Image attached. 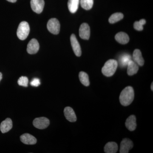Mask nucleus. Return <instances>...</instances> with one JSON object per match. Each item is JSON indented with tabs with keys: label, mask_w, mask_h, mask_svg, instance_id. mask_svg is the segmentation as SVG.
Returning a JSON list of instances; mask_svg holds the SVG:
<instances>
[{
	"label": "nucleus",
	"mask_w": 153,
	"mask_h": 153,
	"mask_svg": "<svg viewBox=\"0 0 153 153\" xmlns=\"http://www.w3.org/2000/svg\"><path fill=\"white\" fill-rule=\"evenodd\" d=\"M79 3L82 8L85 10H90L93 5V0H79Z\"/></svg>",
	"instance_id": "23"
},
{
	"label": "nucleus",
	"mask_w": 153,
	"mask_h": 153,
	"mask_svg": "<svg viewBox=\"0 0 153 153\" xmlns=\"http://www.w3.org/2000/svg\"><path fill=\"white\" fill-rule=\"evenodd\" d=\"M116 40L121 44H127L129 41V36L126 33L123 32H120L116 34L115 37Z\"/></svg>",
	"instance_id": "17"
},
{
	"label": "nucleus",
	"mask_w": 153,
	"mask_h": 153,
	"mask_svg": "<svg viewBox=\"0 0 153 153\" xmlns=\"http://www.w3.org/2000/svg\"><path fill=\"white\" fill-rule=\"evenodd\" d=\"M31 8L37 14H40L44 10L45 2L44 0H31Z\"/></svg>",
	"instance_id": "6"
},
{
	"label": "nucleus",
	"mask_w": 153,
	"mask_h": 153,
	"mask_svg": "<svg viewBox=\"0 0 153 153\" xmlns=\"http://www.w3.org/2000/svg\"><path fill=\"white\" fill-rule=\"evenodd\" d=\"M133 58L134 61L138 66H143L144 64V60L142 57L141 52L139 49H136L134 51Z\"/></svg>",
	"instance_id": "15"
},
{
	"label": "nucleus",
	"mask_w": 153,
	"mask_h": 153,
	"mask_svg": "<svg viewBox=\"0 0 153 153\" xmlns=\"http://www.w3.org/2000/svg\"><path fill=\"white\" fill-rule=\"evenodd\" d=\"M79 80L82 85L85 86H89L90 84L89 77L87 73L83 71L79 72Z\"/></svg>",
	"instance_id": "21"
},
{
	"label": "nucleus",
	"mask_w": 153,
	"mask_h": 153,
	"mask_svg": "<svg viewBox=\"0 0 153 153\" xmlns=\"http://www.w3.org/2000/svg\"><path fill=\"white\" fill-rule=\"evenodd\" d=\"M39 49V44L36 39L30 40L27 45V51L29 54H35L37 53Z\"/></svg>",
	"instance_id": "10"
},
{
	"label": "nucleus",
	"mask_w": 153,
	"mask_h": 153,
	"mask_svg": "<svg viewBox=\"0 0 153 153\" xmlns=\"http://www.w3.org/2000/svg\"><path fill=\"white\" fill-rule=\"evenodd\" d=\"M79 0H68V10L72 13H76L78 8Z\"/></svg>",
	"instance_id": "19"
},
{
	"label": "nucleus",
	"mask_w": 153,
	"mask_h": 153,
	"mask_svg": "<svg viewBox=\"0 0 153 153\" xmlns=\"http://www.w3.org/2000/svg\"><path fill=\"white\" fill-rule=\"evenodd\" d=\"M127 66V74L129 76L136 74L138 71V65L133 60H131L129 62Z\"/></svg>",
	"instance_id": "16"
},
{
	"label": "nucleus",
	"mask_w": 153,
	"mask_h": 153,
	"mask_svg": "<svg viewBox=\"0 0 153 153\" xmlns=\"http://www.w3.org/2000/svg\"><path fill=\"white\" fill-rule=\"evenodd\" d=\"M49 120L47 118L41 117L36 118L33 122V124L36 128L44 129L49 126Z\"/></svg>",
	"instance_id": "5"
},
{
	"label": "nucleus",
	"mask_w": 153,
	"mask_h": 153,
	"mask_svg": "<svg viewBox=\"0 0 153 153\" xmlns=\"http://www.w3.org/2000/svg\"><path fill=\"white\" fill-rule=\"evenodd\" d=\"M2 78V74L1 72H0V81L1 80Z\"/></svg>",
	"instance_id": "28"
},
{
	"label": "nucleus",
	"mask_w": 153,
	"mask_h": 153,
	"mask_svg": "<svg viewBox=\"0 0 153 153\" xmlns=\"http://www.w3.org/2000/svg\"><path fill=\"white\" fill-rule=\"evenodd\" d=\"M151 89H152V90L153 91V82H152V85H151Z\"/></svg>",
	"instance_id": "29"
},
{
	"label": "nucleus",
	"mask_w": 153,
	"mask_h": 153,
	"mask_svg": "<svg viewBox=\"0 0 153 153\" xmlns=\"http://www.w3.org/2000/svg\"><path fill=\"white\" fill-rule=\"evenodd\" d=\"M47 27L48 30L52 34L57 35L60 30V24L57 19H50L47 23Z\"/></svg>",
	"instance_id": "4"
},
{
	"label": "nucleus",
	"mask_w": 153,
	"mask_h": 153,
	"mask_svg": "<svg viewBox=\"0 0 153 153\" xmlns=\"http://www.w3.org/2000/svg\"><path fill=\"white\" fill-rule=\"evenodd\" d=\"M131 60V57L127 54H123L120 57L119 62L120 66L124 67L127 66L129 62Z\"/></svg>",
	"instance_id": "20"
},
{
	"label": "nucleus",
	"mask_w": 153,
	"mask_h": 153,
	"mask_svg": "<svg viewBox=\"0 0 153 153\" xmlns=\"http://www.w3.org/2000/svg\"><path fill=\"white\" fill-rule=\"evenodd\" d=\"M133 143L130 140L123 139L121 142L120 153H128L129 151L133 147Z\"/></svg>",
	"instance_id": "9"
},
{
	"label": "nucleus",
	"mask_w": 153,
	"mask_h": 153,
	"mask_svg": "<svg viewBox=\"0 0 153 153\" xmlns=\"http://www.w3.org/2000/svg\"><path fill=\"white\" fill-rule=\"evenodd\" d=\"M117 61L114 59L108 60L102 69V72L105 76H111L114 74L117 69Z\"/></svg>",
	"instance_id": "2"
},
{
	"label": "nucleus",
	"mask_w": 153,
	"mask_h": 153,
	"mask_svg": "<svg viewBox=\"0 0 153 153\" xmlns=\"http://www.w3.org/2000/svg\"><path fill=\"white\" fill-rule=\"evenodd\" d=\"M64 114L66 119L70 122H74L76 120L75 112L70 107H66L64 108Z\"/></svg>",
	"instance_id": "12"
},
{
	"label": "nucleus",
	"mask_w": 153,
	"mask_h": 153,
	"mask_svg": "<svg viewBox=\"0 0 153 153\" xmlns=\"http://www.w3.org/2000/svg\"><path fill=\"white\" fill-rule=\"evenodd\" d=\"M20 140L22 143L26 145H34L37 143L36 138L27 133L22 134L20 137Z\"/></svg>",
	"instance_id": "11"
},
{
	"label": "nucleus",
	"mask_w": 153,
	"mask_h": 153,
	"mask_svg": "<svg viewBox=\"0 0 153 153\" xmlns=\"http://www.w3.org/2000/svg\"><path fill=\"white\" fill-rule=\"evenodd\" d=\"M13 127V122L11 119H6L5 120L2 122L0 126V130L2 133L7 132L12 129Z\"/></svg>",
	"instance_id": "14"
},
{
	"label": "nucleus",
	"mask_w": 153,
	"mask_h": 153,
	"mask_svg": "<svg viewBox=\"0 0 153 153\" xmlns=\"http://www.w3.org/2000/svg\"><path fill=\"white\" fill-rule=\"evenodd\" d=\"M30 84L32 86H34V87H38L41 84V81H40V79L38 78H35L32 80L30 82Z\"/></svg>",
	"instance_id": "26"
},
{
	"label": "nucleus",
	"mask_w": 153,
	"mask_h": 153,
	"mask_svg": "<svg viewBox=\"0 0 153 153\" xmlns=\"http://www.w3.org/2000/svg\"><path fill=\"white\" fill-rule=\"evenodd\" d=\"M70 41L74 54L77 57H80L81 55V50L79 42L76 39L74 34H72L70 37Z\"/></svg>",
	"instance_id": "8"
},
{
	"label": "nucleus",
	"mask_w": 153,
	"mask_h": 153,
	"mask_svg": "<svg viewBox=\"0 0 153 153\" xmlns=\"http://www.w3.org/2000/svg\"><path fill=\"white\" fill-rule=\"evenodd\" d=\"M123 14L122 13H115L112 14L111 16L108 21L111 24H114V23L120 21L121 20L123 19Z\"/></svg>",
	"instance_id": "22"
},
{
	"label": "nucleus",
	"mask_w": 153,
	"mask_h": 153,
	"mask_svg": "<svg viewBox=\"0 0 153 153\" xmlns=\"http://www.w3.org/2000/svg\"><path fill=\"white\" fill-rule=\"evenodd\" d=\"M8 1L10 2L11 3H15L16 1L17 0H7Z\"/></svg>",
	"instance_id": "27"
},
{
	"label": "nucleus",
	"mask_w": 153,
	"mask_h": 153,
	"mask_svg": "<svg viewBox=\"0 0 153 153\" xmlns=\"http://www.w3.org/2000/svg\"><path fill=\"white\" fill-rule=\"evenodd\" d=\"M117 150V144L113 142L107 143L104 147V152L106 153H115Z\"/></svg>",
	"instance_id": "18"
},
{
	"label": "nucleus",
	"mask_w": 153,
	"mask_h": 153,
	"mask_svg": "<svg viewBox=\"0 0 153 153\" xmlns=\"http://www.w3.org/2000/svg\"><path fill=\"white\" fill-rule=\"evenodd\" d=\"M134 97L133 88L131 86L126 87L121 92L120 96V101L121 105L125 106L131 104Z\"/></svg>",
	"instance_id": "1"
},
{
	"label": "nucleus",
	"mask_w": 153,
	"mask_h": 153,
	"mask_svg": "<svg viewBox=\"0 0 153 153\" xmlns=\"http://www.w3.org/2000/svg\"><path fill=\"white\" fill-rule=\"evenodd\" d=\"M126 127L130 131L135 130L137 127L136 118L134 115L129 117L126 122Z\"/></svg>",
	"instance_id": "13"
},
{
	"label": "nucleus",
	"mask_w": 153,
	"mask_h": 153,
	"mask_svg": "<svg viewBox=\"0 0 153 153\" xmlns=\"http://www.w3.org/2000/svg\"><path fill=\"white\" fill-rule=\"evenodd\" d=\"M79 36L82 39L88 40L90 38V27L86 23H83L80 26L79 29Z\"/></svg>",
	"instance_id": "7"
},
{
	"label": "nucleus",
	"mask_w": 153,
	"mask_h": 153,
	"mask_svg": "<svg viewBox=\"0 0 153 153\" xmlns=\"http://www.w3.org/2000/svg\"><path fill=\"white\" fill-rule=\"evenodd\" d=\"M146 23V21L145 19H141L139 22H136L134 23V28L137 31H142L143 29V26Z\"/></svg>",
	"instance_id": "24"
},
{
	"label": "nucleus",
	"mask_w": 153,
	"mask_h": 153,
	"mask_svg": "<svg viewBox=\"0 0 153 153\" xmlns=\"http://www.w3.org/2000/svg\"><path fill=\"white\" fill-rule=\"evenodd\" d=\"M29 80L27 77L25 76H22L18 79V83L19 85L24 86V87H27Z\"/></svg>",
	"instance_id": "25"
},
{
	"label": "nucleus",
	"mask_w": 153,
	"mask_h": 153,
	"mask_svg": "<svg viewBox=\"0 0 153 153\" xmlns=\"http://www.w3.org/2000/svg\"><path fill=\"white\" fill-rule=\"evenodd\" d=\"M30 32V26L27 22H22L20 23L18 27L17 32V36L20 40H25L29 36Z\"/></svg>",
	"instance_id": "3"
}]
</instances>
